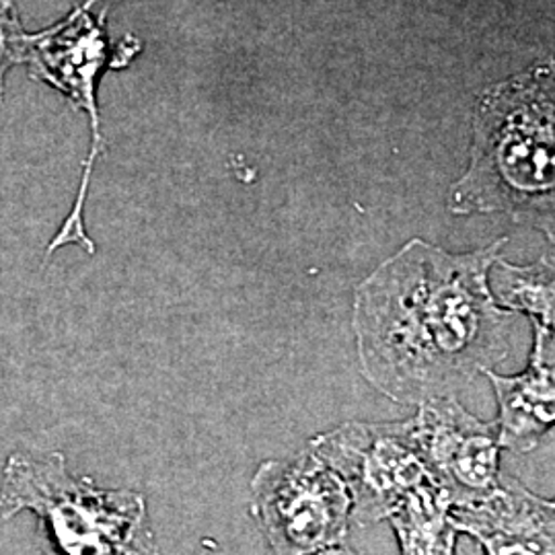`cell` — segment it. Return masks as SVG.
Wrapping results in <instances>:
<instances>
[{
    "instance_id": "7c38bea8",
    "label": "cell",
    "mask_w": 555,
    "mask_h": 555,
    "mask_svg": "<svg viewBox=\"0 0 555 555\" xmlns=\"http://www.w3.org/2000/svg\"><path fill=\"white\" fill-rule=\"evenodd\" d=\"M29 48V34L13 0H0V105L4 100V80L17 64H25Z\"/></svg>"
},
{
    "instance_id": "4fadbf2b",
    "label": "cell",
    "mask_w": 555,
    "mask_h": 555,
    "mask_svg": "<svg viewBox=\"0 0 555 555\" xmlns=\"http://www.w3.org/2000/svg\"><path fill=\"white\" fill-rule=\"evenodd\" d=\"M315 555H360L354 552V550H350V547H346L344 543L341 545H336V547H330V550H323V552H319Z\"/></svg>"
},
{
    "instance_id": "277c9868",
    "label": "cell",
    "mask_w": 555,
    "mask_h": 555,
    "mask_svg": "<svg viewBox=\"0 0 555 555\" xmlns=\"http://www.w3.org/2000/svg\"><path fill=\"white\" fill-rule=\"evenodd\" d=\"M251 515L274 555H315L346 541L352 496L344 479L307 444L293 459L259 465L251 479Z\"/></svg>"
},
{
    "instance_id": "8fae6325",
    "label": "cell",
    "mask_w": 555,
    "mask_h": 555,
    "mask_svg": "<svg viewBox=\"0 0 555 555\" xmlns=\"http://www.w3.org/2000/svg\"><path fill=\"white\" fill-rule=\"evenodd\" d=\"M500 266L496 288L492 295L502 305L527 311L535 323L554 330V270L545 261L531 268H513L506 261Z\"/></svg>"
},
{
    "instance_id": "30bf717a",
    "label": "cell",
    "mask_w": 555,
    "mask_h": 555,
    "mask_svg": "<svg viewBox=\"0 0 555 555\" xmlns=\"http://www.w3.org/2000/svg\"><path fill=\"white\" fill-rule=\"evenodd\" d=\"M451 496L435 477L397 502L389 516L401 555H455Z\"/></svg>"
},
{
    "instance_id": "ba28073f",
    "label": "cell",
    "mask_w": 555,
    "mask_h": 555,
    "mask_svg": "<svg viewBox=\"0 0 555 555\" xmlns=\"http://www.w3.org/2000/svg\"><path fill=\"white\" fill-rule=\"evenodd\" d=\"M456 533H465L486 555H555V508L518 479L500 474L496 488L479 500L451 506Z\"/></svg>"
},
{
    "instance_id": "3957f363",
    "label": "cell",
    "mask_w": 555,
    "mask_h": 555,
    "mask_svg": "<svg viewBox=\"0 0 555 555\" xmlns=\"http://www.w3.org/2000/svg\"><path fill=\"white\" fill-rule=\"evenodd\" d=\"M38 516L60 555H159L146 500L75 476L62 453L15 451L0 479V522Z\"/></svg>"
},
{
    "instance_id": "52a82bcc",
    "label": "cell",
    "mask_w": 555,
    "mask_h": 555,
    "mask_svg": "<svg viewBox=\"0 0 555 555\" xmlns=\"http://www.w3.org/2000/svg\"><path fill=\"white\" fill-rule=\"evenodd\" d=\"M412 428L428 472L453 506L490 494L500 477L496 422L472 416L455 397L417 403Z\"/></svg>"
},
{
    "instance_id": "5b68a950",
    "label": "cell",
    "mask_w": 555,
    "mask_h": 555,
    "mask_svg": "<svg viewBox=\"0 0 555 555\" xmlns=\"http://www.w3.org/2000/svg\"><path fill=\"white\" fill-rule=\"evenodd\" d=\"M109 60V38L105 29V13L95 20L89 11L77 7L68 17L56 25L29 34V48L25 64L34 79L41 80L60 91L82 114L89 116L91 151L82 165L79 194L70 215L64 219L59 233L50 241L46 254L52 256L60 247L80 245L91 256L95 245L85 231V202L91 183L93 165L103 153L100 107H98V79Z\"/></svg>"
},
{
    "instance_id": "7a4b0ae2",
    "label": "cell",
    "mask_w": 555,
    "mask_h": 555,
    "mask_svg": "<svg viewBox=\"0 0 555 555\" xmlns=\"http://www.w3.org/2000/svg\"><path fill=\"white\" fill-rule=\"evenodd\" d=\"M453 215L506 212L554 224V66L494 85L477 103L472 165L453 185Z\"/></svg>"
},
{
    "instance_id": "9c48e42d",
    "label": "cell",
    "mask_w": 555,
    "mask_h": 555,
    "mask_svg": "<svg viewBox=\"0 0 555 555\" xmlns=\"http://www.w3.org/2000/svg\"><path fill=\"white\" fill-rule=\"evenodd\" d=\"M494 385L498 444L515 453H531L554 426V330L535 323V348L529 369L518 377L486 371Z\"/></svg>"
},
{
    "instance_id": "6da1fadb",
    "label": "cell",
    "mask_w": 555,
    "mask_h": 555,
    "mask_svg": "<svg viewBox=\"0 0 555 555\" xmlns=\"http://www.w3.org/2000/svg\"><path fill=\"white\" fill-rule=\"evenodd\" d=\"M504 245L453 256L414 238L358 286V358L383 396L414 405L455 397L508 357L515 315L490 288Z\"/></svg>"
},
{
    "instance_id": "5bb4252c",
    "label": "cell",
    "mask_w": 555,
    "mask_h": 555,
    "mask_svg": "<svg viewBox=\"0 0 555 555\" xmlns=\"http://www.w3.org/2000/svg\"><path fill=\"white\" fill-rule=\"evenodd\" d=\"M95 2H98V0H85V2H82V4H80V9H85V11H89V9H91V7H93V4H95Z\"/></svg>"
},
{
    "instance_id": "8992f818",
    "label": "cell",
    "mask_w": 555,
    "mask_h": 555,
    "mask_svg": "<svg viewBox=\"0 0 555 555\" xmlns=\"http://www.w3.org/2000/svg\"><path fill=\"white\" fill-rule=\"evenodd\" d=\"M309 444L348 486L352 520L360 527L389 518L401 498L435 477L420 455L412 417L383 424L348 422Z\"/></svg>"
}]
</instances>
